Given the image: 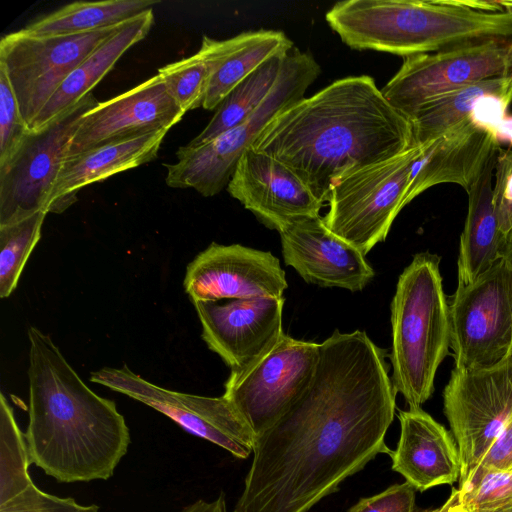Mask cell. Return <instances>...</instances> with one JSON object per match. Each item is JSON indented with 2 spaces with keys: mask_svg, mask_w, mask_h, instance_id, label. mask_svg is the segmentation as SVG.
I'll list each match as a JSON object with an SVG mask.
<instances>
[{
  "mask_svg": "<svg viewBox=\"0 0 512 512\" xmlns=\"http://www.w3.org/2000/svg\"><path fill=\"white\" fill-rule=\"evenodd\" d=\"M386 356L361 330L320 344L308 386L256 436L233 512H308L378 454L392 455L397 392Z\"/></svg>",
  "mask_w": 512,
  "mask_h": 512,
  "instance_id": "obj_1",
  "label": "cell"
},
{
  "mask_svg": "<svg viewBox=\"0 0 512 512\" xmlns=\"http://www.w3.org/2000/svg\"><path fill=\"white\" fill-rule=\"evenodd\" d=\"M413 144L410 121L368 75L338 79L279 112L252 148L295 173L328 202L342 178Z\"/></svg>",
  "mask_w": 512,
  "mask_h": 512,
  "instance_id": "obj_2",
  "label": "cell"
},
{
  "mask_svg": "<svg viewBox=\"0 0 512 512\" xmlns=\"http://www.w3.org/2000/svg\"><path fill=\"white\" fill-rule=\"evenodd\" d=\"M31 464L59 483L108 480L131 443L114 401L94 393L49 335L28 329Z\"/></svg>",
  "mask_w": 512,
  "mask_h": 512,
  "instance_id": "obj_3",
  "label": "cell"
},
{
  "mask_svg": "<svg viewBox=\"0 0 512 512\" xmlns=\"http://www.w3.org/2000/svg\"><path fill=\"white\" fill-rule=\"evenodd\" d=\"M325 18L350 48L403 58L512 37L511 12L477 11L456 0H345Z\"/></svg>",
  "mask_w": 512,
  "mask_h": 512,
  "instance_id": "obj_4",
  "label": "cell"
},
{
  "mask_svg": "<svg viewBox=\"0 0 512 512\" xmlns=\"http://www.w3.org/2000/svg\"><path fill=\"white\" fill-rule=\"evenodd\" d=\"M390 307L391 381L409 408H420L434 391L437 369L450 347L449 303L438 255L413 256L398 278Z\"/></svg>",
  "mask_w": 512,
  "mask_h": 512,
  "instance_id": "obj_5",
  "label": "cell"
},
{
  "mask_svg": "<svg viewBox=\"0 0 512 512\" xmlns=\"http://www.w3.org/2000/svg\"><path fill=\"white\" fill-rule=\"evenodd\" d=\"M320 72L310 53L293 47L285 57L276 84L261 105L244 122L215 139L180 147L176 152L178 161L164 164L166 184L172 188H193L205 197L221 192L245 150L253 146L279 112L304 98Z\"/></svg>",
  "mask_w": 512,
  "mask_h": 512,
  "instance_id": "obj_6",
  "label": "cell"
},
{
  "mask_svg": "<svg viewBox=\"0 0 512 512\" xmlns=\"http://www.w3.org/2000/svg\"><path fill=\"white\" fill-rule=\"evenodd\" d=\"M417 151L414 145L342 178L330 192L325 225L364 255L383 242L406 206L410 164Z\"/></svg>",
  "mask_w": 512,
  "mask_h": 512,
  "instance_id": "obj_7",
  "label": "cell"
},
{
  "mask_svg": "<svg viewBox=\"0 0 512 512\" xmlns=\"http://www.w3.org/2000/svg\"><path fill=\"white\" fill-rule=\"evenodd\" d=\"M450 347L454 368L493 367L512 349V270L502 257L450 297Z\"/></svg>",
  "mask_w": 512,
  "mask_h": 512,
  "instance_id": "obj_8",
  "label": "cell"
},
{
  "mask_svg": "<svg viewBox=\"0 0 512 512\" xmlns=\"http://www.w3.org/2000/svg\"><path fill=\"white\" fill-rule=\"evenodd\" d=\"M125 22L67 35H40L24 28L1 39L0 68L29 130L69 74Z\"/></svg>",
  "mask_w": 512,
  "mask_h": 512,
  "instance_id": "obj_9",
  "label": "cell"
},
{
  "mask_svg": "<svg viewBox=\"0 0 512 512\" xmlns=\"http://www.w3.org/2000/svg\"><path fill=\"white\" fill-rule=\"evenodd\" d=\"M509 75H512V37L495 38L405 57L381 91L408 119L430 100L483 80Z\"/></svg>",
  "mask_w": 512,
  "mask_h": 512,
  "instance_id": "obj_10",
  "label": "cell"
},
{
  "mask_svg": "<svg viewBox=\"0 0 512 512\" xmlns=\"http://www.w3.org/2000/svg\"><path fill=\"white\" fill-rule=\"evenodd\" d=\"M320 344L283 334L249 367L231 372L224 396L257 436L272 425L310 383Z\"/></svg>",
  "mask_w": 512,
  "mask_h": 512,
  "instance_id": "obj_11",
  "label": "cell"
},
{
  "mask_svg": "<svg viewBox=\"0 0 512 512\" xmlns=\"http://www.w3.org/2000/svg\"><path fill=\"white\" fill-rule=\"evenodd\" d=\"M444 413L458 447L463 482L512 415V353L486 369H453L443 391Z\"/></svg>",
  "mask_w": 512,
  "mask_h": 512,
  "instance_id": "obj_12",
  "label": "cell"
},
{
  "mask_svg": "<svg viewBox=\"0 0 512 512\" xmlns=\"http://www.w3.org/2000/svg\"><path fill=\"white\" fill-rule=\"evenodd\" d=\"M98 103L89 94L45 128L30 132L11 161L0 168V227L39 211L48 213L68 143L83 115Z\"/></svg>",
  "mask_w": 512,
  "mask_h": 512,
  "instance_id": "obj_13",
  "label": "cell"
},
{
  "mask_svg": "<svg viewBox=\"0 0 512 512\" xmlns=\"http://www.w3.org/2000/svg\"><path fill=\"white\" fill-rule=\"evenodd\" d=\"M90 380L154 408L236 458L246 459L252 454L256 435L224 395L172 391L145 380L126 365L99 369L91 373Z\"/></svg>",
  "mask_w": 512,
  "mask_h": 512,
  "instance_id": "obj_14",
  "label": "cell"
},
{
  "mask_svg": "<svg viewBox=\"0 0 512 512\" xmlns=\"http://www.w3.org/2000/svg\"><path fill=\"white\" fill-rule=\"evenodd\" d=\"M194 301L202 338L231 372L241 371L267 353L284 334L285 298L253 297Z\"/></svg>",
  "mask_w": 512,
  "mask_h": 512,
  "instance_id": "obj_15",
  "label": "cell"
},
{
  "mask_svg": "<svg viewBox=\"0 0 512 512\" xmlns=\"http://www.w3.org/2000/svg\"><path fill=\"white\" fill-rule=\"evenodd\" d=\"M288 283L269 251L211 243L187 266L184 288L192 302L284 297Z\"/></svg>",
  "mask_w": 512,
  "mask_h": 512,
  "instance_id": "obj_16",
  "label": "cell"
},
{
  "mask_svg": "<svg viewBox=\"0 0 512 512\" xmlns=\"http://www.w3.org/2000/svg\"><path fill=\"white\" fill-rule=\"evenodd\" d=\"M184 114L157 74L87 111L68 143L65 159L120 140L169 130Z\"/></svg>",
  "mask_w": 512,
  "mask_h": 512,
  "instance_id": "obj_17",
  "label": "cell"
},
{
  "mask_svg": "<svg viewBox=\"0 0 512 512\" xmlns=\"http://www.w3.org/2000/svg\"><path fill=\"white\" fill-rule=\"evenodd\" d=\"M501 144L497 128L472 116L418 145L410 164L405 205L439 184H457L467 192L498 155Z\"/></svg>",
  "mask_w": 512,
  "mask_h": 512,
  "instance_id": "obj_18",
  "label": "cell"
},
{
  "mask_svg": "<svg viewBox=\"0 0 512 512\" xmlns=\"http://www.w3.org/2000/svg\"><path fill=\"white\" fill-rule=\"evenodd\" d=\"M227 191L278 232L297 219L319 216L324 204L288 167L252 147L240 157Z\"/></svg>",
  "mask_w": 512,
  "mask_h": 512,
  "instance_id": "obj_19",
  "label": "cell"
},
{
  "mask_svg": "<svg viewBox=\"0 0 512 512\" xmlns=\"http://www.w3.org/2000/svg\"><path fill=\"white\" fill-rule=\"evenodd\" d=\"M282 256L307 282L358 292L375 276L365 255L334 234L323 217H304L279 232Z\"/></svg>",
  "mask_w": 512,
  "mask_h": 512,
  "instance_id": "obj_20",
  "label": "cell"
},
{
  "mask_svg": "<svg viewBox=\"0 0 512 512\" xmlns=\"http://www.w3.org/2000/svg\"><path fill=\"white\" fill-rule=\"evenodd\" d=\"M398 419L401 430L391 455L392 469L419 491L456 482L460 455L446 428L421 407L399 411Z\"/></svg>",
  "mask_w": 512,
  "mask_h": 512,
  "instance_id": "obj_21",
  "label": "cell"
},
{
  "mask_svg": "<svg viewBox=\"0 0 512 512\" xmlns=\"http://www.w3.org/2000/svg\"><path fill=\"white\" fill-rule=\"evenodd\" d=\"M512 103V75L483 80L437 97L408 118L413 144L422 145L469 117L497 127Z\"/></svg>",
  "mask_w": 512,
  "mask_h": 512,
  "instance_id": "obj_22",
  "label": "cell"
},
{
  "mask_svg": "<svg viewBox=\"0 0 512 512\" xmlns=\"http://www.w3.org/2000/svg\"><path fill=\"white\" fill-rule=\"evenodd\" d=\"M168 131L159 130L120 140L64 159L50 197L48 213L65 211L87 185L153 161Z\"/></svg>",
  "mask_w": 512,
  "mask_h": 512,
  "instance_id": "obj_23",
  "label": "cell"
},
{
  "mask_svg": "<svg viewBox=\"0 0 512 512\" xmlns=\"http://www.w3.org/2000/svg\"><path fill=\"white\" fill-rule=\"evenodd\" d=\"M293 42L282 31L258 30L226 40L203 36L200 51L210 68L203 108L216 109L244 79L275 55L287 53Z\"/></svg>",
  "mask_w": 512,
  "mask_h": 512,
  "instance_id": "obj_24",
  "label": "cell"
},
{
  "mask_svg": "<svg viewBox=\"0 0 512 512\" xmlns=\"http://www.w3.org/2000/svg\"><path fill=\"white\" fill-rule=\"evenodd\" d=\"M153 22L152 9L127 20L69 74L37 115L30 132L45 128L91 94V90L110 72L121 56L147 36Z\"/></svg>",
  "mask_w": 512,
  "mask_h": 512,
  "instance_id": "obj_25",
  "label": "cell"
},
{
  "mask_svg": "<svg viewBox=\"0 0 512 512\" xmlns=\"http://www.w3.org/2000/svg\"><path fill=\"white\" fill-rule=\"evenodd\" d=\"M492 158L467 191L468 211L460 237L458 285L475 281L502 258L506 242L499 230L492 202Z\"/></svg>",
  "mask_w": 512,
  "mask_h": 512,
  "instance_id": "obj_26",
  "label": "cell"
},
{
  "mask_svg": "<svg viewBox=\"0 0 512 512\" xmlns=\"http://www.w3.org/2000/svg\"><path fill=\"white\" fill-rule=\"evenodd\" d=\"M154 0L78 1L42 17L25 29L40 35H67L121 24L157 4Z\"/></svg>",
  "mask_w": 512,
  "mask_h": 512,
  "instance_id": "obj_27",
  "label": "cell"
},
{
  "mask_svg": "<svg viewBox=\"0 0 512 512\" xmlns=\"http://www.w3.org/2000/svg\"><path fill=\"white\" fill-rule=\"evenodd\" d=\"M287 53L270 58L239 83L216 108L206 127L188 145L197 146L209 142L244 122L273 89Z\"/></svg>",
  "mask_w": 512,
  "mask_h": 512,
  "instance_id": "obj_28",
  "label": "cell"
},
{
  "mask_svg": "<svg viewBox=\"0 0 512 512\" xmlns=\"http://www.w3.org/2000/svg\"><path fill=\"white\" fill-rule=\"evenodd\" d=\"M24 433L3 393L0 394V504L5 503L34 483Z\"/></svg>",
  "mask_w": 512,
  "mask_h": 512,
  "instance_id": "obj_29",
  "label": "cell"
},
{
  "mask_svg": "<svg viewBox=\"0 0 512 512\" xmlns=\"http://www.w3.org/2000/svg\"><path fill=\"white\" fill-rule=\"evenodd\" d=\"M47 212L39 211L21 221L0 227V297L17 287L23 268L41 238Z\"/></svg>",
  "mask_w": 512,
  "mask_h": 512,
  "instance_id": "obj_30",
  "label": "cell"
},
{
  "mask_svg": "<svg viewBox=\"0 0 512 512\" xmlns=\"http://www.w3.org/2000/svg\"><path fill=\"white\" fill-rule=\"evenodd\" d=\"M157 74L185 113L203 106L210 68L200 50L188 58L161 67Z\"/></svg>",
  "mask_w": 512,
  "mask_h": 512,
  "instance_id": "obj_31",
  "label": "cell"
},
{
  "mask_svg": "<svg viewBox=\"0 0 512 512\" xmlns=\"http://www.w3.org/2000/svg\"><path fill=\"white\" fill-rule=\"evenodd\" d=\"M455 493L469 512L512 507V472L473 471Z\"/></svg>",
  "mask_w": 512,
  "mask_h": 512,
  "instance_id": "obj_32",
  "label": "cell"
},
{
  "mask_svg": "<svg viewBox=\"0 0 512 512\" xmlns=\"http://www.w3.org/2000/svg\"><path fill=\"white\" fill-rule=\"evenodd\" d=\"M29 133L10 81L0 68V168L11 161Z\"/></svg>",
  "mask_w": 512,
  "mask_h": 512,
  "instance_id": "obj_33",
  "label": "cell"
},
{
  "mask_svg": "<svg viewBox=\"0 0 512 512\" xmlns=\"http://www.w3.org/2000/svg\"><path fill=\"white\" fill-rule=\"evenodd\" d=\"M96 504L83 505L72 497H59L34 483L15 497L0 504V512H98Z\"/></svg>",
  "mask_w": 512,
  "mask_h": 512,
  "instance_id": "obj_34",
  "label": "cell"
},
{
  "mask_svg": "<svg viewBox=\"0 0 512 512\" xmlns=\"http://www.w3.org/2000/svg\"><path fill=\"white\" fill-rule=\"evenodd\" d=\"M492 202L499 230L506 242L512 241V149H500L495 164Z\"/></svg>",
  "mask_w": 512,
  "mask_h": 512,
  "instance_id": "obj_35",
  "label": "cell"
},
{
  "mask_svg": "<svg viewBox=\"0 0 512 512\" xmlns=\"http://www.w3.org/2000/svg\"><path fill=\"white\" fill-rule=\"evenodd\" d=\"M416 489L404 482L360 499L348 512H414Z\"/></svg>",
  "mask_w": 512,
  "mask_h": 512,
  "instance_id": "obj_36",
  "label": "cell"
},
{
  "mask_svg": "<svg viewBox=\"0 0 512 512\" xmlns=\"http://www.w3.org/2000/svg\"><path fill=\"white\" fill-rule=\"evenodd\" d=\"M476 470L512 472V415L473 471Z\"/></svg>",
  "mask_w": 512,
  "mask_h": 512,
  "instance_id": "obj_37",
  "label": "cell"
},
{
  "mask_svg": "<svg viewBox=\"0 0 512 512\" xmlns=\"http://www.w3.org/2000/svg\"><path fill=\"white\" fill-rule=\"evenodd\" d=\"M181 512H227L225 495L221 492L217 499L211 502L199 499Z\"/></svg>",
  "mask_w": 512,
  "mask_h": 512,
  "instance_id": "obj_38",
  "label": "cell"
},
{
  "mask_svg": "<svg viewBox=\"0 0 512 512\" xmlns=\"http://www.w3.org/2000/svg\"><path fill=\"white\" fill-rule=\"evenodd\" d=\"M498 134L501 143L508 142L512 145V116L507 115L498 126Z\"/></svg>",
  "mask_w": 512,
  "mask_h": 512,
  "instance_id": "obj_39",
  "label": "cell"
},
{
  "mask_svg": "<svg viewBox=\"0 0 512 512\" xmlns=\"http://www.w3.org/2000/svg\"><path fill=\"white\" fill-rule=\"evenodd\" d=\"M441 512H468L461 504L457 502L455 489L448 501L440 509Z\"/></svg>",
  "mask_w": 512,
  "mask_h": 512,
  "instance_id": "obj_40",
  "label": "cell"
},
{
  "mask_svg": "<svg viewBox=\"0 0 512 512\" xmlns=\"http://www.w3.org/2000/svg\"><path fill=\"white\" fill-rule=\"evenodd\" d=\"M502 257L507 261L512 270V241L508 242L503 251ZM512 353V349H511Z\"/></svg>",
  "mask_w": 512,
  "mask_h": 512,
  "instance_id": "obj_41",
  "label": "cell"
},
{
  "mask_svg": "<svg viewBox=\"0 0 512 512\" xmlns=\"http://www.w3.org/2000/svg\"><path fill=\"white\" fill-rule=\"evenodd\" d=\"M505 11L512 13V0H498Z\"/></svg>",
  "mask_w": 512,
  "mask_h": 512,
  "instance_id": "obj_42",
  "label": "cell"
},
{
  "mask_svg": "<svg viewBox=\"0 0 512 512\" xmlns=\"http://www.w3.org/2000/svg\"><path fill=\"white\" fill-rule=\"evenodd\" d=\"M469 512V511H468ZM473 512H512V507L509 508H497V509H488V510H478Z\"/></svg>",
  "mask_w": 512,
  "mask_h": 512,
  "instance_id": "obj_43",
  "label": "cell"
},
{
  "mask_svg": "<svg viewBox=\"0 0 512 512\" xmlns=\"http://www.w3.org/2000/svg\"><path fill=\"white\" fill-rule=\"evenodd\" d=\"M437 512H441V511H440V509H439V510H437Z\"/></svg>",
  "mask_w": 512,
  "mask_h": 512,
  "instance_id": "obj_44",
  "label": "cell"
},
{
  "mask_svg": "<svg viewBox=\"0 0 512 512\" xmlns=\"http://www.w3.org/2000/svg\"><path fill=\"white\" fill-rule=\"evenodd\" d=\"M433 512H437V511H433Z\"/></svg>",
  "mask_w": 512,
  "mask_h": 512,
  "instance_id": "obj_45",
  "label": "cell"
}]
</instances>
